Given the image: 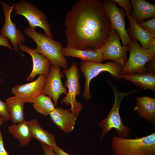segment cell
<instances>
[{"mask_svg": "<svg viewBox=\"0 0 155 155\" xmlns=\"http://www.w3.org/2000/svg\"><path fill=\"white\" fill-rule=\"evenodd\" d=\"M153 37L155 38V18L137 23Z\"/></svg>", "mask_w": 155, "mask_h": 155, "instance_id": "d4e9b609", "label": "cell"}, {"mask_svg": "<svg viewBox=\"0 0 155 155\" xmlns=\"http://www.w3.org/2000/svg\"><path fill=\"white\" fill-rule=\"evenodd\" d=\"M32 103L37 112L45 116L49 115L55 108L51 98L42 94L36 97Z\"/></svg>", "mask_w": 155, "mask_h": 155, "instance_id": "cb8c5ba5", "label": "cell"}, {"mask_svg": "<svg viewBox=\"0 0 155 155\" xmlns=\"http://www.w3.org/2000/svg\"><path fill=\"white\" fill-rule=\"evenodd\" d=\"M120 6L122 7L125 11L126 13L131 14L132 7L129 0H113Z\"/></svg>", "mask_w": 155, "mask_h": 155, "instance_id": "4316f807", "label": "cell"}, {"mask_svg": "<svg viewBox=\"0 0 155 155\" xmlns=\"http://www.w3.org/2000/svg\"><path fill=\"white\" fill-rule=\"evenodd\" d=\"M108 83L112 90L115 96L113 106L107 117L101 121L99 126L102 129L100 140L102 141L105 135L112 129H115L119 137L128 138L130 133L129 127L125 125L123 123L119 113V108L123 99L126 96L140 90L127 92L119 91L110 82Z\"/></svg>", "mask_w": 155, "mask_h": 155, "instance_id": "277c9868", "label": "cell"}, {"mask_svg": "<svg viewBox=\"0 0 155 155\" xmlns=\"http://www.w3.org/2000/svg\"><path fill=\"white\" fill-rule=\"evenodd\" d=\"M7 129L9 133L17 139L22 146L27 145L33 138L29 125L28 121L25 120L17 124L9 125Z\"/></svg>", "mask_w": 155, "mask_h": 155, "instance_id": "ffe728a7", "label": "cell"}, {"mask_svg": "<svg viewBox=\"0 0 155 155\" xmlns=\"http://www.w3.org/2000/svg\"><path fill=\"white\" fill-rule=\"evenodd\" d=\"M80 66V69L85 78L83 96L86 100L91 98L90 89L91 80L101 72L107 71L111 75L117 79L122 78L120 75L123 67L114 61L103 63L81 60Z\"/></svg>", "mask_w": 155, "mask_h": 155, "instance_id": "5b68a950", "label": "cell"}, {"mask_svg": "<svg viewBox=\"0 0 155 155\" xmlns=\"http://www.w3.org/2000/svg\"><path fill=\"white\" fill-rule=\"evenodd\" d=\"M40 144L44 155H58L54 152L52 148L44 143Z\"/></svg>", "mask_w": 155, "mask_h": 155, "instance_id": "83f0119b", "label": "cell"}, {"mask_svg": "<svg viewBox=\"0 0 155 155\" xmlns=\"http://www.w3.org/2000/svg\"><path fill=\"white\" fill-rule=\"evenodd\" d=\"M147 66L146 67L147 72L155 75V59L154 58L147 63Z\"/></svg>", "mask_w": 155, "mask_h": 155, "instance_id": "f1b7e54d", "label": "cell"}, {"mask_svg": "<svg viewBox=\"0 0 155 155\" xmlns=\"http://www.w3.org/2000/svg\"><path fill=\"white\" fill-rule=\"evenodd\" d=\"M46 77L44 75H39L32 82L13 87L11 92L14 96L21 98L25 102L32 103L36 97L42 94Z\"/></svg>", "mask_w": 155, "mask_h": 155, "instance_id": "4fadbf2b", "label": "cell"}, {"mask_svg": "<svg viewBox=\"0 0 155 155\" xmlns=\"http://www.w3.org/2000/svg\"><path fill=\"white\" fill-rule=\"evenodd\" d=\"M126 16L129 24L127 31L131 39L138 40L145 49L155 50V38L140 26L130 14L126 13Z\"/></svg>", "mask_w": 155, "mask_h": 155, "instance_id": "9a60e30c", "label": "cell"}, {"mask_svg": "<svg viewBox=\"0 0 155 155\" xmlns=\"http://www.w3.org/2000/svg\"><path fill=\"white\" fill-rule=\"evenodd\" d=\"M62 51L65 57H71L97 63H102L103 61L100 49L80 50L66 47L62 48Z\"/></svg>", "mask_w": 155, "mask_h": 155, "instance_id": "d6986e66", "label": "cell"}, {"mask_svg": "<svg viewBox=\"0 0 155 155\" xmlns=\"http://www.w3.org/2000/svg\"><path fill=\"white\" fill-rule=\"evenodd\" d=\"M54 152L58 155H71L65 152L62 149L57 146L53 148Z\"/></svg>", "mask_w": 155, "mask_h": 155, "instance_id": "1f68e13d", "label": "cell"}, {"mask_svg": "<svg viewBox=\"0 0 155 155\" xmlns=\"http://www.w3.org/2000/svg\"><path fill=\"white\" fill-rule=\"evenodd\" d=\"M1 45L6 47L11 50H14L13 48L9 43V40L2 37L0 34V46Z\"/></svg>", "mask_w": 155, "mask_h": 155, "instance_id": "f546056e", "label": "cell"}, {"mask_svg": "<svg viewBox=\"0 0 155 155\" xmlns=\"http://www.w3.org/2000/svg\"><path fill=\"white\" fill-rule=\"evenodd\" d=\"M53 122L65 133L73 130L79 115L60 107L55 108L49 115Z\"/></svg>", "mask_w": 155, "mask_h": 155, "instance_id": "2e32d148", "label": "cell"}, {"mask_svg": "<svg viewBox=\"0 0 155 155\" xmlns=\"http://www.w3.org/2000/svg\"><path fill=\"white\" fill-rule=\"evenodd\" d=\"M127 45L130 55L129 59L123 67L121 74L144 73L147 72L146 64L155 58V50H148L140 46L137 40H131Z\"/></svg>", "mask_w": 155, "mask_h": 155, "instance_id": "8992f818", "label": "cell"}, {"mask_svg": "<svg viewBox=\"0 0 155 155\" xmlns=\"http://www.w3.org/2000/svg\"><path fill=\"white\" fill-rule=\"evenodd\" d=\"M102 3L104 10L109 19L111 29L118 33L123 46L127 45L131 40L125 29V11L123 9L119 8L113 0H106Z\"/></svg>", "mask_w": 155, "mask_h": 155, "instance_id": "9c48e42d", "label": "cell"}, {"mask_svg": "<svg viewBox=\"0 0 155 155\" xmlns=\"http://www.w3.org/2000/svg\"><path fill=\"white\" fill-rule=\"evenodd\" d=\"M61 67L57 65H51L42 94L51 97L55 106L58 104V100L60 95L62 94L66 95L68 93L67 90L63 85L61 80L63 75L60 71Z\"/></svg>", "mask_w": 155, "mask_h": 155, "instance_id": "7c38bea8", "label": "cell"}, {"mask_svg": "<svg viewBox=\"0 0 155 155\" xmlns=\"http://www.w3.org/2000/svg\"><path fill=\"white\" fill-rule=\"evenodd\" d=\"M20 50L27 53L31 56L33 67L32 71L26 78L27 81H31L37 75L48 76L51 64L49 60L44 55L38 53L35 49L29 48L27 46L20 43L18 44Z\"/></svg>", "mask_w": 155, "mask_h": 155, "instance_id": "5bb4252c", "label": "cell"}, {"mask_svg": "<svg viewBox=\"0 0 155 155\" xmlns=\"http://www.w3.org/2000/svg\"><path fill=\"white\" fill-rule=\"evenodd\" d=\"M122 78L132 82L144 90L150 89L155 94V75L149 72L144 73L120 74Z\"/></svg>", "mask_w": 155, "mask_h": 155, "instance_id": "44dd1931", "label": "cell"}, {"mask_svg": "<svg viewBox=\"0 0 155 155\" xmlns=\"http://www.w3.org/2000/svg\"><path fill=\"white\" fill-rule=\"evenodd\" d=\"M136 104L133 110L138 115L148 122L155 124V99L147 96H136Z\"/></svg>", "mask_w": 155, "mask_h": 155, "instance_id": "e0dca14e", "label": "cell"}, {"mask_svg": "<svg viewBox=\"0 0 155 155\" xmlns=\"http://www.w3.org/2000/svg\"><path fill=\"white\" fill-rule=\"evenodd\" d=\"M28 122L33 138L52 148L57 146L54 135L42 129L37 119H33Z\"/></svg>", "mask_w": 155, "mask_h": 155, "instance_id": "7402d4cb", "label": "cell"}, {"mask_svg": "<svg viewBox=\"0 0 155 155\" xmlns=\"http://www.w3.org/2000/svg\"><path fill=\"white\" fill-rule=\"evenodd\" d=\"M0 116L3 119L4 121L10 120L7 104L0 100Z\"/></svg>", "mask_w": 155, "mask_h": 155, "instance_id": "484cf974", "label": "cell"}, {"mask_svg": "<svg viewBox=\"0 0 155 155\" xmlns=\"http://www.w3.org/2000/svg\"><path fill=\"white\" fill-rule=\"evenodd\" d=\"M67 47L80 50L100 49L111 30L109 19L99 0H80L66 16Z\"/></svg>", "mask_w": 155, "mask_h": 155, "instance_id": "6da1fadb", "label": "cell"}, {"mask_svg": "<svg viewBox=\"0 0 155 155\" xmlns=\"http://www.w3.org/2000/svg\"><path fill=\"white\" fill-rule=\"evenodd\" d=\"M24 32L36 43V51L48 59L51 65L60 66L63 69L68 68L67 61L62 53L61 42L55 40L45 34L37 32L35 28L30 26L24 30Z\"/></svg>", "mask_w": 155, "mask_h": 155, "instance_id": "3957f363", "label": "cell"}, {"mask_svg": "<svg viewBox=\"0 0 155 155\" xmlns=\"http://www.w3.org/2000/svg\"><path fill=\"white\" fill-rule=\"evenodd\" d=\"M79 71L76 63L74 62L69 68L63 69V72L66 77L65 85L68 90L66 96L61 102V104L64 103L67 106L70 104L71 107L69 110L79 115L83 108L82 104L76 99V96L81 94Z\"/></svg>", "mask_w": 155, "mask_h": 155, "instance_id": "52a82bcc", "label": "cell"}, {"mask_svg": "<svg viewBox=\"0 0 155 155\" xmlns=\"http://www.w3.org/2000/svg\"><path fill=\"white\" fill-rule=\"evenodd\" d=\"M16 14L24 16L31 28H42L47 35L53 38L49 22L45 14L34 5L25 0L15 3L14 10Z\"/></svg>", "mask_w": 155, "mask_h": 155, "instance_id": "ba28073f", "label": "cell"}, {"mask_svg": "<svg viewBox=\"0 0 155 155\" xmlns=\"http://www.w3.org/2000/svg\"><path fill=\"white\" fill-rule=\"evenodd\" d=\"M0 155H10L6 151L4 146L1 131L0 129Z\"/></svg>", "mask_w": 155, "mask_h": 155, "instance_id": "4dcf8cb0", "label": "cell"}, {"mask_svg": "<svg viewBox=\"0 0 155 155\" xmlns=\"http://www.w3.org/2000/svg\"><path fill=\"white\" fill-rule=\"evenodd\" d=\"M4 121L3 118L0 116V126L2 124Z\"/></svg>", "mask_w": 155, "mask_h": 155, "instance_id": "d6a6232c", "label": "cell"}, {"mask_svg": "<svg viewBox=\"0 0 155 155\" xmlns=\"http://www.w3.org/2000/svg\"><path fill=\"white\" fill-rule=\"evenodd\" d=\"M118 33L111 29L110 36L105 44L100 49L103 60H111L123 67L127 60L128 45L122 46Z\"/></svg>", "mask_w": 155, "mask_h": 155, "instance_id": "30bf717a", "label": "cell"}, {"mask_svg": "<svg viewBox=\"0 0 155 155\" xmlns=\"http://www.w3.org/2000/svg\"><path fill=\"white\" fill-rule=\"evenodd\" d=\"M0 3L2 6L5 16L4 24L1 28L0 35L10 40L14 50L24 56V55L19 51L18 45L24 42L26 38L21 31L17 29L16 23H13L11 19V14L14 10L15 3H13L12 5L10 6L5 1L0 0Z\"/></svg>", "mask_w": 155, "mask_h": 155, "instance_id": "8fae6325", "label": "cell"}, {"mask_svg": "<svg viewBox=\"0 0 155 155\" xmlns=\"http://www.w3.org/2000/svg\"><path fill=\"white\" fill-rule=\"evenodd\" d=\"M1 72L0 71V73H1ZM0 82H1L2 83H3V82H2L1 81V79H0Z\"/></svg>", "mask_w": 155, "mask_h": 155, "instance_id": "836d02e7", "label": "cell"}, {"mask_svg": "<svg viewBox=\"0 0 155 155\" xmlns=\"http://www.w3.org/2000/svg\"><path fill=\"white\" fill-rule=\"evenodd\" d=\"M133 9L130 14L138 23L155 16V5L144 0L130 1Z\"/></svg>", "mask_w": 155, "mask_h": 155, "instance_id": "ac0fdd59", "label": "cell"}, {"mask_svg": "<svg viewBox=\"0 0 155 155\" xmlns=\"http://www.w3.org/2000/svg\"><path fill=\"white\" fill-rule=\"evenodd\" d=\"M111 144L115 155H155V133L134 139L114 136Z\"/></svg>", "mask_w": 155, "mask_h": 155, "instance_id": "7a4b0ae2", "label": "cell"}, {"mask_svg": "<svg viewBox=\"0 0 155 155\" xmlns=\"http://www.w3.org/2000/svg\"><path fill=\"white\" fill-rule=\"evenodd\" d=\"M6 102L13 124H18L25 120L23 106L25 102L22 99L15 96H11L6 99Z\"/></svg>", "mask_w": 155, "mask_h": 155, "instance_id": "603a6c76", "label": "cell"}]
</instances>
